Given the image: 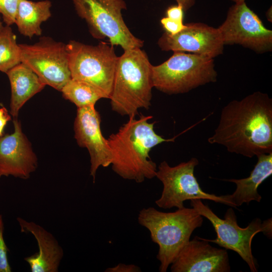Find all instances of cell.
I'll return each instance as SVG.
<instances>
[{
    "instance_id": "obj_3",
    "label": "cell",
    "mask_w": 272,
    "mask_h": 272,
    "mask_svg": "<svg viewBox=\"0 0 272 272\" xmlns=\"http://www.w3.org/2000/svg\"><path fill=\"white\" fill-rule=\"evenodd\" d=\"M152 67L141 48L124 51L118 57L110 97L111 109L122 116H135L151 106L153 88Z\"/></svg>"
},
{
    "instance_id": "obj_10",
    "label": "cell",
    "mask_w": 272,
    "mask_h": 272,
    "mask_svg": "<svg viewBox=\"0 0 272 272\" xmlns=\"http://www.w3.org/2000/svg\"><path fill=\"white\" fill-rule=\"evenodd\" d=\"M21 61L46 85L61 91L71 79L66 44L43 37L33 44H19Z\"/></svg>"
},
{
    "instance_id": "obj_22",
    "label": "cell",
    "mask_w": 272,
    "mask_h": 272,
    "mask_svg": "<svg viewBox=\"0 0 272 272\" xmlns=\"http://www.w3.org/2000/svg\"><path fill=\"white\" fill-rule=\"evenodd\" d=\"M20 0H0V14L6 25L15 23L16 16Z\"/></svg>"
},
{
    "instance_id": "obj_14",
    "label": "cell",
    "mask_w": 272,
    "mask_h": 272,
    "mask_svg": "<svg viewBox=\"0 0 272 272\" xmlns=\"http://www.w3.org/2000/svg\"><path fill=\"white\" fill-rule=\"evenodd\" d=\"M13 124L14 132L0 137V177L26 179L36 169L37 159L16 118Z\"/></svg>"
},
{
    "instance_id": "obj_12",
    "label": "cell",
    "mask_w": 272,
    "mask_h": 272,
    "mask_svg": "<svg viewBox=\"0 0 272 272\" xmlns=\"http://www.w3.org/2000/svg\"><path fill=\"white\" fill-rule=\"evenodd\" d=\"M178 33H164L158 41L163 51L189 52L215 58L223 52L224 44L218 29L202 23L185 24Z\"/></svg>"
},
{
    "instance_id": "obj_13",
    "label": "cell",
    "mask_w": 272,
    "mask_h": 272,
    "mask_svg": "<svg viewBox=\"0 0 272 272\" xmlns=\"http://www.w3.org/2000/svg\"><path fill=\"white\" fill-rule=\"evenodd\" d=\"M101 117L95 106L78 108L74 122L75 138L79 146L86 148L90 157V175L95 182L99 167H108L112 156L107 139L102 135Z\"/></svg>"
},
{
    "instance_id": "obj_4",
    "label": "cell",
    "mask_w": 272,
    "mask_h": 272,
    "mask_svg": "<svg viewBox=\"0 0 272 272\" xmlns=\"http://www.w3.org/2000/svg\"><path fill=\"white\" fill-rule=\"evenodd\" d=\"M138 222L150 231L152 241L158 245L159 270L166 272L189 242L194 230L202 226L203 217L193 208L165 213L149 207L140 211Z\"/></svg>"
},
{
    "instance_id": "obj_7",
    "label": "cell",
    "mask_w": 272,
    "mask_h": 272,
    "mask_svg": "<svg viewBox=\"0 0 272 272\" xmlns=\"http://www.w3.org/2000/svg\"><path fill=\"white\" fill-rule=\"evenodd\" d=\"M78 16L87 23L95 39L107 38L112 45L124 51L141 48L144 41L134 36L125 24L122 11L126 9L123 0H72Z\"/></svg>"
},
{
    "instance_id": "obj_5",
    "label": "cell",
    "mask_w": 272,
    "mask_h": 272,
    "mask_svg": "<svg viewBox=\"0 0 272 272\" xmlns=\"http://www.w3.org/2000/svg\"><path fill=\"white\" fill-rule=\"evenodd\" d=\"M214 58L174 51L167 60L152 65L153 87L167 94L184 93L217 81Z\"/></svg>"
},
{
    "instance_id": "obj_31",
    "label": "cell",
    "mask_w": 272,
    "mask_h": 272,
    "mask_svg": "<svg viewBox=\"0 0 272 272\" xmlns=\"http://www.w3.org/2000/svg\"><path fill=\"white\" fill-rule=\"evenodd\" d=\"M3 27V22L2 21L1 17V15H0V31L2 30Z\"/></svg>"
},
{
    "instance_id": "obj_19",
    "label": "cell",
    "mask_w": 272,
    "mask_h": 272,
    "mask_svg": "<svg viewBox=\"0 0 272 272\" xmlns=\"http://www.w3.org/2000/svg\"><path fill=\"white\" fill-rule=\"evenodd\" d=\"M51 7L49 0H20L15 23L20 34L29 38L41 35V25L51 17Z\"/></svg>"
},
{
    "instance_id": "obj_23",
    "label": "cell",
    "mask_w": 272,
    "mask_h": 272,
    "mask_svg": "<svg viewBox=\"0 0 272 272\" xmlns=\"http://www.w3.org/2000/svg\"><path fill=\"white\" fill-rule=\"evenodd\" d=\"M4 225L2 215L0 214V272H11L7 252V246L4 239Z\"/></svg>"
},
{
    "instance_id": "obj_21",
    "label": "cell",
    "mask_w": 272,
    "mask_h": 272,
    "mask_svg": "<svg viewBox=\"0 0 272 272\" xmlns=\"http://www.w3.org/2000/svg\"><path fill=\"white\" fill-rule=\"evenodd\" d=\"M21 62L20 47L16 36L10 26H3L0 31V71L6 73Z\"/></svg>"
},
{
    "instance_id": "obj_29",
    "label": "cell",
    "mask_w": 272,
    "mask_h": 272,
    "mask_svg": "<svg viewBox=\"0 0 272 272\" xmlns=\"http://www.w3.org/2000/svg\"><path fill=\"white\" fill-rule=\"evenodd\" d=\"M272 10H271V6L267 10V11L266 12V17L267 19V20L270 21V22H272Z\"/></svg>"
},
{
    "instance_id": "obj_27",
    "label": "cell",
    "mask_w": 272,
    "mask_h": 272,
    "mask_svg": "<svg viewBox=\"0 0 272 272\" xmlns=\"http://www.w3.org/2000/svg\"><path fill=\"white\" fill-rule=\"evenodd\" d=\"M11 120V116L5 107L0 108V137L3 136L4 129L8 121Z\"/></svg>"
},
{
    "instance_id": "obj_17",
    "label": "cell",
    "mask_w": 272,
    "mask_h": 272,
    "mask_svg": "<svg viewBox=\"0 0 272 272\" xmlns=\"http://www.w3.org/2000/svg\"><path fill=\"white\" fill-rule=\"evenodd\" d=\"M256 157L257 162L249 177L225 180L236 185V188L232 194L224 195L230 207L237 208L244 203L248 204L253 200L260 201L261 196L257 189L272 174V153L260 154Z\"/></svg>"
},
{
    "instance_id": "obj_26",
    "label": "cell",
    "mask_w": 272,
    "mask_h": 272,
    "mask_svg": "<svg viewBox=\"0 0 272 272\" xmlns=\"http://www.w3.org/2000/svg\"><path fill=\"white\" fill-rule=\"evenodd\" d=\"M105 272H140L141 268L134 264L119 263L117 265L107 268Z\"/></svg>"
},
{
    "instance_id": "obj_2",
    "label": "cell",
    "mask_w": 272,
    "mask_h": 272,
    "mask_svg": "<svg viewBox=\"0 0 272 272\" xmlns=\"http://www.w3.org/2000/svg\"><path fill=\"white\" fill-rule=\"evenodd\" d=\"M152 117H129L116 133L107 139L112 169L123 179L141 183L156 177L157 165L150 157V151L163 142L174 141L175 138L166 139L155 132V122L148 121Z\"/></svg>"
},
{
    "instance_id": "obj_1",
    "label": "cell",
    "mask_w": 272,
    "mask_h": 272,
    "mask_svg": "<svg viewBox=\"0 0 272 272\" xmlns=\"http://www.w3.org/2000/svg\"><path fill=\"white\" fill-rule=\"evenodd\" d=\"M208 141L248 158L272 153L271 98L257 91L231 101L222 109L218 125Z\"/></svg>"
},
{
    "instance_id": "obj_15",
    "label": "cell",
    "mask_w": 272,
    "mask_h": 272,
    "mask_svg": "<svg viewBox=\"0 0 272 272\" xmlns=\"http://www.w3.org/2000/svg\"><path fill=\"white\" fill-rule=\"evenodd\" d=\"M172 272H229L227 249L211 245L203 238L189 240L171 263Z\"/></svg>"
},
{
    "instance_id": "obj_16",
    "label": "cell",
    "mask_w": 272,
    "mask_h": 272,
    "mask_svg": "<svg viewBox=\"0 0 272 272\" xmlns=\"http://www.w3.org/2000/svg\"><path fill=\"white\" fill-rule=\"evenodd\" d=\"M23 233H30L35 238L39 251L25 258L32 272H57L63 256V250L56 239L37 223L21 217L17 218Z\"/></svg>"
},
{
    "instance_id": "obj_20",
    "label": "cell",
    "mask_w": 272,
    "mask_h": 272,
    "mask_svg": "<svg viewBox=\"0 0 272 272\" xmlns=\"http://www.w3.org/2000/svg\"><path fill=\"white\" fill-rule=\"evenodd\" d=\"M63 97L78 108L95 106L100 99L107 98L100 90L86 82L71 79L62 88Z\"/></svg>"
},
{
    "instance_id": "obj_28",
    "label": "cell",
    "mask_w": 272,
    "mask_h": 272,
    "mask_svg": "<svg viewBox=\"0 0 272 272\" xmlns=\"http://www.w3.org/2000/svg\"><path fill=\"white\" fill-rule=\"evenodd\" d=\"M177 4L181 6L184 11H187L194 6L195 0H175Z\"/></svg>"
},
{
    "instance_id": "obj_25",
    "label": "cell",
    "mask_w": 272,
    "mask_h": 272,
    "mask_svg": "<svg viewBox=\"0 0 272 272\" xmlns=\"http://www.w3.org/2000/svg\"><path fill=\"white\" fill-rule=\"evenodd\" d=\"M183 9L181 6L176 5L169 7L166 10V17L175 20L183 21Z\"/></svg>"
},
{
    "instance_id": "obj_24",
    "label": "cell",
    "mask_w": 272,
    "mask_h": 272,
    "mask_svg": "<svg viewBox=\"0 0 272 272\" xmlns=\"http://www.w3.org/2000/svg\"><path fill=\"white\" fill-rule=\"evenodd\" d=\"M160 22L166 32L172 35L178 33L185 27L183 21L173 20L167 17L161 19Z\"/></svg>"
},
{
    "instance_id": "obj_8",
    "label": "cell",
    "mask_w": 272,
    "mask_h": 272,
    "mask_svg": "<svg viewBox=\"0 0 272 272\" xmlns=\"http://www.w3.org/2000/svg\"><path fill=\"white\" fill-rule=\"evenodd\" d=\"M66 48L72 79L93 86L109 99L118 59L113 46L104 42L91 45L71 40Z\"/></svg>"
},
{
    "instance_id": "obj_9",
    "label": "cell",
    "mask_w": 272,
    "mask_h": 272,
    "mask_svg": "<svg viewBox=\"0 0 272 272\" xmlns=\"http://www.w3.org/2000/svg\"><path fill=\"white\" fill-rule=\"evenodd\" d=\"M198 164L193 157L187 162L172 167L166 161L158 166L156 177L162 183L163 188L159 198L155 201L160 208L170 209L183 208V202L193 199H208L229 206L224 195L217 196L202 190L194 174Z\"/></svg>"
},
{
    "instance_id": "obj_11",
    "label": "cell",
    "mask_w": 272,
    "mask_h": 272,
    "mask_svg": "<svg viewBox=\"0 0 272 272\" xmlns=\"http://www.w3.org/2000/svg\"><path fill=\"white\" fill-rule=\"evenodd\" d=\"M218 29L224 45L239 44L258 53L272 50V31L245 2L235 3Z\"/></svg>"
},
{
    "instance_id": "obj_18",
    "label": "cell",
    "mask_w": 272,
    "mask_h": 272,
    "mask_svg": "<svg viewBox=\"0 0 272 272\" xmlns=\"http://www.w3.org/2000/svg\"><path fill=\"white\" fill-rule=\"evenodd\" d=\"M6 74L11 87L10 113L14 118H17L24 104L42 90L46 84L22 62L14 66Z\"/></svg>"
},
{
    "instance_id": "obj_30",
    "label": "cell",
    "mask_w": 272,
    "mask_h": 272,
    "mask_svg": "<svg viewBox=\"0 0 272 272\" xmlns=\"http://www.w3.org/2000/svg\"><path fill=\"white\" fill-rule=\"evenodd\" d=\"M230 1L234 2L235 3H240L244 2L245 0H230Z\"/></svg>"
},
{
    "instance_id": "obj_6",
    "label": "cell",
    "mask_w": 272,
    "mask_h": 272,
    "mask_svg": "<svg viewBox=\"0 0 272 272\" xmlns=\"http://www.w3.org/2000/svg\"><path fill=\"white\" fill-rule=\"evenodd\" d=\"M190 200L191 206L210 221L216 233L217 237L215 239H203L237 252L247 263L251 271H257V263L252 253V240L259 232H262L269 238H271V218L262 222L257 218L246 227L241 228L237 224V217L232 208L227 210L224 218L221 219L201 199Z\"/></svg>"
}]
</instances>
